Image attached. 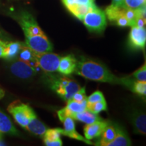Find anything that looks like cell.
Here are the masks:
<instances>
[{"mask_svg":"<svg viewBox=\"0 0 146 146\" xmlns=\"http://www.w3.org/2000/svg\"><path fill=\"white\" fill-rule=\"evenodd\" d=\"M0 133H5L11 135H18V131L12 124L10 118L1 110H0Z\"/></svg>","mask_w":146,"mask_h":146,"instance_id":"cell-15","label":"cell"},{"mask_svg":"<svg viewBox=\"0 0 146 146\" xmlns=\"http://www.w3.org/2000/svg\"><path fill=\"white\" fill-rule=\"evenodd\" d=\"M18 22L23 29L25 36L44 34L31 14L23 12L18 16Z\"/></svg>","mask_w":146,"mask_h":146,"instance_id":"cell-6","label":"cell"},{"mask_svg":"<svg viewBox=\"0 0 146 146\" xmlns=\"http://www.w3.org/2000/svg\"><path fill=\"white\" fill-rule=\"evenodd\" d=\"M23 45L19 42L5 43L3 47L1 58L7 60H12L18 56Z\"/></svg>","mask_w":146,"mask_h":146,"instance_id":"cell-16","label":"cell"},{"mask_svg":"<svg viewBox=\"0 0 146 146\" xmlns=\"http://www.w3.org/2000/svg\"><path fill=\"white\" fill-rule=\"evenodd\" d=\"M63 129H47L45 134L43 135V139L52 141V140L57 139L60 138V136L62 134Z\"/></svg>","mask_w":146,"mask_h":146,"instance_id":"cell-25","label":"cell"},{"mask_svg":"<svg viewBox=\"0 0 146 146\" xmlns=\"http://www.w3.org/2000/svg\"><path fill=\"white\" fill-rule=\"evenodd\" d=\"M145 18H143L142 17H139L137 18L135 21V26H137L139 28H145Z\"/></svg>","mask_w":146,"mask_h":146,"instance_id":"cell-33","label":"cell"},{"mask_svg":"<svg viewBox=\"0 0 146 146\" xmlns=\"http://www.w3.org/2000/svg\"><path fill=\"white\" fill-rule=\"evenodd\" d=\"M108 123L104 120H98L91 124H87L84 127L85 137L88 140L101 136Z\"/></svg>","mask_w":146,"mask_h":146,"instance_id":"cell-11","label":"cell"},{"mask_svg":"<svg viewBox=\"0 0 146 146\" xmlns=\"http://www.w3.org/2000/svg\"><path fill=\"white\" fill-rule=\"evenodd\" d=\"M52 89L65 101H68L75 93L81 88L80 85L66 77H60L53 82Z\"/></svg>","mask_w":146,"mask_h":146,"instance_id":"cell-3","label":"cell"},{"mask_svg":"<svg viewBox=\"0 0 146 146\" xmlns=\"http://www.w3.org/2000/svg\"><path fill=\"white\" fill-rule=\"evenodd\" d=\"M62 122L63 123L64 127L62 135L68 137L71 139H74L78 140V141H83L87 144L92 145L93 143L90 141V140L87 139L86 138L77 133L75 129V123H74V120L71 116H66L64 118Z\"/></svg>","mask_w":146,"mask_h":146,"instance_id":"cell-10","label":"cell"},{"mask_svg":"<svg viewBox=\"0 0 146 146\" xmlns=\"http://www.w3.org/2000/svg\"><path fill=\"white\" fill-rule=\"evenodd\" d=\"M26 45L35 52H50L53 50L52 45L44 34L25 36Z\"/></svg>","mask_w":146,"mask_h":146,"instance_id":"cell-7","label":"cell"},{"mask_svg":"<svg viewBox=\"0 0 146 146\" xmlns=\"http://www.w3.org/2000/svg\"><path fill=\"white\" fill-rule=\"evenodd\" d=\"M115 23H116V25L120 27H131L130 22H129V20L125 16H120V17H119L118 19H116L115 21Z\"/></svg>","mask_w":146,"mask_h":146,"instance_id":"cell-31","label":"cell"},{"mask_svg":"<svg viewBox=\"0 0 146 146\" xmlns=\"http://www.w3.org/2000/svg\"><path fill=\"white\" fill-rule=\"evenodd\" d=\"M87 110L94 114H98L102 111H105L107 110V104L106 100L96 102V103L87 104Z\"/></svg>","mask_w":146,"mask_h":146,"instance_id":"cell-24","label":"cell"},{"mask_svg":"<svg viewBox=\"0 0 146 146\" xmlns=\"http://www.w3.org/2000/svg\"><path fill=\"white\" fill-rule=\"evenodd\" d=\"M116 135L112 141L107 144L106 146H129L131 145L130 138L120 128H116Z\"/></svg>","mask_w":146,"mask_h":146,"instance_id":"cell-19","label":"cell"},{"mask_svg":"<svg viewBox=\"0 0 146 146\" xmlns=\"http://www.w3.org/2000/svg\"><path fill=\"white\" fill-rule=\"evenodd\" d=\"M5 96V91L3 90V89H1V87H0V100L2 99V98L4 97Z\"/></svg>","mask_w":146,"mask_h":146,"instance_id":"cell-35","label":"cell"},{"mask_svg":"<svg viewBox=\"0 0 146 146\" xmlns=\"http://www.w3.org/2000/svg\"><path fill=\"white\" fill-rule=\"evenodd\" d=\"M37 66L45 72H54L58 70L61 57L59 55L50 52H35Z\"/></svg>","mask_w":146,"mask_h":146,"instance_id":"cell-4","label":"cell"},{"mask_svg":"<svg viewBox=\"0 0 146 146\" xmlns=\"http://www.w3.org/2000/svg\"><path fill=\"white\" fill-rule=\"evenodd\" d=\"M19 59L30 64L33 66H37L35 58L34 56V52L31 50L27 45H23L19 52Z\"/></svg>","mask_w":146,"mask_h":146,"instance_id":"cell-22","label":"cell"},{"mask_svg":"<svg viewBox=\"0 0 146 146\" xmlns=\"http://www.w3.org/2000/svg\"><path fill=\"white\" fill-rule=\"evenodd\" d=\"M116 135V129L114 126L108 125L106 128L105 129L104 131L102 134V138L99 141L98 144L96 145H101V146H106L108 143L111 142L114 139Z\"/></svg>","mask_w":146,"mask_h":146,"instance_id":"cell-21","label":"cell"},{"mask_svg":"<svg viewBox=\"0 0 146 146\" xmlns=\"http://www.w3.org/2000/svg\"><path fill=\"white\" fill-rule=\"evenodd\" d=\"M67 102L66 106L57 112L58 118L61 121L66 116H72V114L83 112L87 109V100L81 102L73 101L72 100H69Z\"/></svg>","mask_w":146,"mask_h":146,"instance_id":"cell-9","label":"cell"},{"mask_svg":"<svg viewBox=\"0 0 146 146\" xmlns=\"http://www.w3.org/2000/svg\"><path fill=\"white\" fill-rule=\"evenodd\" d=\"M76 74L91 81L104 82L112 84H119L130 87L132 82L127 78H119L112 74L108 68L101 64L92 60H82L77 62L75 70Z\"/></svg>","mask_w":146,"mask_h":146,"instance_id":"cell-1","label":"cell"},{"mask_svg":"<svg viewBox=\"0 0 146 146\" xmlns=\"http://www.w3.org/2000/svg\"><path fill=\"white\" fill-rule=\"evenodd\" d=\"M44 143L45 145L47 146H62L63 145L62 141L60 138L55 140H52V141L44 140Z\"/></svg>","mask_w":146,"mask_h":146,"instance_id":"cell-32","label":"cell"},{"mask_svg":"<svg viewBox=\"0 0 146 146\" xmlns=\"http://www.w3.org/2000/svg\"><path fill=\"white\" fill-rule=\"evenodd\" d=\"M123 0H112V4L114 5H123Z\"/></svg>","mask_w":146,"mask_h":146,"instance_id":"cell-34","label":"cell"},{"mask_svg":"<svg viewBox=\"0 0 146 146\" xmlns=\"http://www.w3.org/2000/svg\"><path fill=\"white\" fill-rule=\"evenodd\" d=\"M82 21L85 26L91 32L101 33L104 31L106 27V16L105 12L97 7L91 9Z\"/></svg>","mask_w":146,"mask_h":146,"instance_id":"cell-2","label":"cell"},{"mask_svg":"<svg viewBox=\"0 0 146 146\" xmlns=\"http://www.w3.org/2000/svg\"><path fill=\"white\" fill-rule=\"evenodd\" d=\"M70 100H73V101L81 102L83 101L87 100V96L86 92H85V87H84L83 88H80L73 95Z\"/></svg>","mask_w":146,"mask_h":146,"instance_id":"cell-30","label":"cell"},{"mask_svg":"<svg viewBox=\"0 0 146 146\" xmlns=\"http://www.w3.org/2000/svg\"><path fill=\"white\" fill-rule=\"evenodd\" d=\"M129 41L133 47L143 49L145 46L146 31L145 28H139L137 26L131 27L129 35Z\"/></svg>","mask_w":146,"mask_h":146,"instance_id":"cell-12","label":"cell"},{"mask_svg":"<svg viewBox=\"0 0 146 146\" xmlns=\"http://www.w3.org/2000/svg\"><path fill=\"white\" fill-rule=\"evenodd\" d=\"M105 100L104 96L101 91H97L92 94L91 96L87 97V104H91L96 103V102L104 101Z\"/></svg>","mask_w":146,"mask_h":146,"instance_id":"cell-29","label":"cell"},{"mask_svg":"<svg viewBox=\"0 0 146 146\" xmlns=\"http://www.w3.org/2000/svg\"><path fill=\"white\" fill-rule=\"evenodd\" d=\"M62 1L69 12L80 5H87L90 6H96L94 0H62Z\"/></svg>","mask_w":146,"mask_h":146,"instance_id":"cell-23","label":"cell"},{"mask_svg":"<svg viewBox=\"0 0 146 146\" xmlns=\"http://www.w3.org/2000/svg\"><path fill=\"white\" fill-rule=\"evenodd\" d=\"M73 119H75L78 121L83 122L86 124H91L98 120H103V119L97 114L90 112L88 110H85L83 112L75 113L71 116Z\"/></svg>","mask_w":146,"mask_h":146,"instance_id":"cell-17","label":"cell"},{"mask_svg":"<svg viewBox=\"0 0 146 146\" xmlns=\"http://www.w3.org/2000/svg\"><path fill=\"white\" fill-rule=\"evenodd\" d=\"M132 89L136 94L145 96L146 95V82H135L132 85Z\"/></svg>","mask_w":146,"mask_h":146,"instance_id":"cell-27","label":"cell"},{"mask_svg":"<svg viewBox=\"0 0 146 146\" xmlns=\"http://www.w3.org/2000/svg\"><path fill=\"white\" fill-rule=\"evenodd\" d=\"M32 108L20 100H16L8 107V111L12 115L14 120L22 127L26 129L28 125L29 114Z\"/></svg>","mask_w":146,"mask_h":146,"instance_id":"cell-5","label":"cell"},{"mask_svg":"<svg viewBox=\"0 0 146 146\" xmlns=\"http://www.w3.org/2000/svg\"><path fill=\"white\" fill-rule=\"evenodd\" d=\"M126 9L127 8L123 5H114L111 4L106 9L105 14L110 21L115 22V21L120 16H125Z\"/></svg>","mask_w":146,"mask_h":146,"instance_id":"cell-20","label":"cell"},{"mask_svg":"<svg viewBox=\"0 0 146 146\" xmlns=\"http://www.w3.org/2000/svg\"><path fill=\"white\" fill-rule=\"evenodd\" d=\"M26 129L33 134L40 137H43L47 129L46 126L38 119L33 109L31 110L28 125Z\"/></svg>","mask_w":146,"mask_h":146,"instance_id":"cell-13","label":"cell"},{"mask_svg":"<svg viewBox=\"0 0 146 146\" xmlns=\"http://www.w3.org/2000/svg\"><path fill=\"white\" fill-rule=\"evenodd\" d=\"M146 0H123V5L126 8L137 10L145 6Z\"/></svg>","mask_w":146,"mask_h":146,"instance_id":"cell-26","label":"cell"},{"mask_svg":"<svg viewBox=\"0 0 146 146\" xmlns=\"http://www.w3.org/2000/svg\"><path fill=\"white\" fill-rule=\"evenodd\" d=\"M77 60L74 56L68 55L60 58L58 71L65 75H69L75 70Z\"/></svg>","mask_w":146,"mask_h":146,"instance_id":"cell-14","label":"cell"},{"mask_svg":"<svg viewBox=\"0 0 146 146\" xmlns=\"http://www.w3.org/2000/svg\"><path fill=\"white\" fill-rule=\"evenodd\" d=\"M131 122L137 133L145 134V114L141 112H136L131 116Z\"/></svg>","mask_w":146,"mask_h":146,"instance_id":"cell-18","label":"cell"},{"mask_svg":"<svg viewBox=\"0 0 146 146\" xmlns=\"http://www.w3.org/2000/svg\"><path fill=\"white\" fill-rule=\"evenodd\" d=\"M10 70L12 74L22 79H28L36 74V70L30 64L18 59L10 64Z\"/></svg>","mask_w":146,"mask_h":146,"instance_id":"cell-8","label":"cell"},{"mask_svg":"<svg viewBox=\"0 0 146 146\" xmlns=\"http://www.w3.org/2000/svg\"><path fill=\"white\" fill-rule=\"evenodd\" d=\"M133 76L137 81L146 82V64H144L141 68L134 72Z\"/></svg>","mask_w":146,"mask_h":146,"instance_id":"cell-28","label":"cell"}]
</instances>
